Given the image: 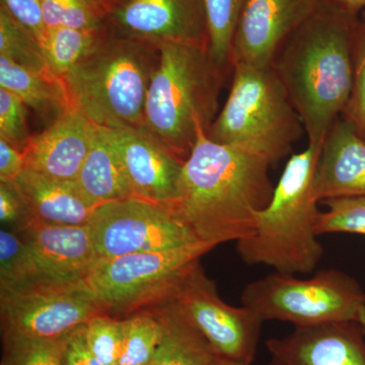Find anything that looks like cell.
I'll use <instances>...</instances> for the list:
<instances>
[{
  "instance_id": "25",
  "label": "cell",
  "mask_w": 365,
  "mask_h": 365,
  "mask_svg": "<svg viewBox=\"0 0 365 365\" xmlns=\"http://www.w3.org/2000/svg\"><path fill=\"white\" fill-rule=\"evenodd\" d=\"M44 279L32 250L18 232L0 230V294Z\"/></svg>"
},
{
  "instance_id": "43",
  "label": "cell",
  "mask_w": 365,
  "mask_h": 365,
  "mask_svg": "<svg viewBox=\"0 0 365 365\" xmlns=\"http://www.w3.org/2000/svg\"><path fill=\"white\" fill-rule=\"evenodd\" d=\"M361 21H365V11H364V18H362Z\"/></svg>"
},
{
  "instance_id": "41",
  "label": "cell",
  "mask_w": 365,
  "mask_h": 365,
  "mask_svg": "<svg viewBox=\"0 0 365 365\" xmlns=\"http://www.w3.org/2000/svg\"><path fill=\"white\" fill-rule=\"evenodd\" d=\"M359 323L361 328L364 329L365 333V306L360 309L359 316Z\"/></svg>"
},
{
  "instance_id": "42",
  "label": "cell",
  "mask_w": 365,
  "mask_h": 365,
  "mask_svg": "<svg viewBox=\"0 0 365 365\" xmlns=\"http://www.w3.org/2000/svg\"><path fill=\"white\" fill-rule=\"evenodd\" d=\"M361 24H362V30H364V37H365V21H361Z\"/></svg>"
},
{
  "instance_id": "33",
  "label": "cell",
  "mask_w": 365,
  "mask_h": 365,
  "mask_svg": "<svg viewBox=\"0 0 365 365\" xmlns=\"http://www.w3.org/2000/svg\"><path fill=\"white\" fill-rule=\"evenodd\" d=\"M341 117L349 122L356 133L365 141V37L362 24L355 59L354 83Z\"/></svg>"
},
{
  "instance_id": "38",
  "label": "cell",
  "mask_w": 365,
  "mask_h": 365,
  "mask_svg": "<svg viewBox=\"0 0 365 365\" xmlns=\"http://www.w3.org/2000/svg\"><path fill=\"white\" fill-rule=\"evenodd\" d=\"M323 1L328 2L333 6L355 16H359V11L365 7V0H323Z\"/></svg>"
},
{
  "instance_id": "23",
  "label": "cell",
  "mask_w": 365,
  "mask_h": 365,
  "mask_svg": "<svg viewBox=\"0 0 365 365\" xmlns=\"http://www.w3.org/2000/svg\"><path fill=\"white\" fill-rule=\"evenodd\" d=\"M109 25L97 30L47 28L41 46L50 71L62 79L104 39Z\"/></svg>"
},
{
  "instance_id": "30",
  "label": "cell",
  "mask_w": 365,
  "mask_h": 365,
  "mask_svg": "<svg viewBox=\"0 0 365 365\" xmlns=\"http://www.w3.org/2000/svg\"><path fill=\"white\" fill-rule=\"evenodd\" d=\"M325 211H319L316 230L319 237L327 234L365 235V196L329 199L322 202Z\"/></svg>"
},
{
  "instance_id": "40",
  "label": "cell",
  "mask_w": 365,
  "mask_h": 365,
  "mask_svg": "<svg viewBox=\"0 0 365 365\" xmlns=\"http://www.w3.org/2000/svg\"><path fill=\"white\" fill-rule=\"evenodd\" d=\"M208 365H250L246 364H242V362L232 361V360H228L225 359H220V357H216L212 362H210Z\"/></svg>"
},
{
  "instance_id": "24",
  "label": "cell",
  "mask_w": 365,
  "mask_h": 365,
  "mask_svg": "<svg viewBox=\"0 0 365 365\" xmlns=\"http://www.w3.org/2000/svg\"><path fill=\"white\" fill-rule=\"evenodd\" d=\"M123 319V344L118 365H148L162 343L165 325L155 309L136 312Z\"/></svg>"
},
{
  "instance_id": "39",
  "label": "cell",
  "mask_w": 365,
  "mask_h": 365,
  "mask_svg": "<svg viewBox=\"0 0 365 365\" xmlns=\"http://www.w3.org/2000/svg\"><path fill=\"white\" fill-rule=\"evenodd\" d=\"M97 1L100 2L106 11H107V13L110 14L114 9L121 6L122 4H124L128 0H97Z\"/></svg>"
},
{
  "instance_id": "11",
  "label": "cell",
  "mask_w": 365,
  "mask_h": 365,
  "mask_svg": "<svg viewBox=\"0 0 365 365\" xmlns=\"http://www.w3.org/2000/svg\"><path fill=\"white\" fill-rule=\"evenodd\" d=\"M169 300L202 334L216 356L251 365L265 321L249 307L225 304L200 262L185 276Z\"/></svg>"
},
{
  "instance_id": "17",
  "label": "cell",
  "mask_w": 365,
  "mask_h": 365,
  "mask_svg": "<svg viewBox=\"0 0 365 365\" xmlns=\"http://www.w3.org/2000/svg\"><path fill=\"white\" fill-rule=\"evenodd\" d=\"M95 124L71 109L35 134L26 148V169L60 181H76L90 150Z\"/></svg>"
},
{
  "instance_id": "3",
  "label": "cell",
  "mask_w": 365,
  "mask_h": 365,
  "mask_svg": "<svg viewBox=\"0 0 365 365\" xmlns=\"http://www.w3.org/2000/svg\"><path fill=\"white\" fill-rule=\"evenodd\" d=\"M144 111L143 127L182 163L220 113V91L227 69L218 66L208 46L165 42L158 46Z\"/></svg>"
},
{
  "instance_id": "19",
  "label": "cell",
  "mask_w": 365,
  "mask_h": 365,
  "mask_svg": "<svg viewBox=\"0 0 365 365\" xmlns=\"http://www.w3.org/2000/svg\"><path fill=\"white\" fill-rule=\"evenodd\" d=\"M34 220L63 225H86L98 204L81 191L76 181H60L26 169L13 182Z\"/></svg>"
},
{
  "instance_id": "22",
  "label": "cell",
  "mask_w": 365,
  "mask_h": 365,
  "mask_svg": "<svg viewBox=\"0 0 365 365\" xmlns=\"http://www.w3.org/2000/svg\"><path fill=\"white\" fill-rule=\"evenodd\" d=\"M150 309L160 313L165 334L148 365H208L217 357L202 334L174 302L168 300Z\"/></svg>"
},
{
  "instance_id": "10",
  "label": "cell",
  "mask_w": 365,
  "mask_h": 365,
  "mask_svg": "<svg viewBox=\"0 0 365 365\" xmlns=\"http://www.w3.org/2000/svg\"><path fill=\"white\" fill-rule=\"evenodd\" d=\"M88 227L98 260L200 242L170 206L137 197L101 204Z\"/></svg>"
},
{
  "instance_id": "32",
  "label": "cell",
  "mask_w": 365,
  "mask_h": 365,
  "mask_svg": "<svg viewBox=\"0 0 365 365\" xmlns=\"http://www.w3.org/2000/svg\"><path fill=\"white\" fill-rule=\"evenodd\" d=\"M32 136L25 103L11 91L0 88V139L25 153Z\"/></svg>"
},
{
  "instance_id": "9",
  "label": "cell",
  "mask_w": 365,
  "mask_h": 365,
  "mask_svg": "<svg viewBox=\"0 0 365 365\" xmlns=\"http://www.w3.org/2000/svg\"><path fill=\"white\" fill-rule=\"evenodd\" d=\"M106 314L85 281L41 279L0 294L2 334L59 339Z\"/></svg>"
},
{
  "instance_id": "16",
  "label": "cell",
  "mask_w": 365,
  "mask_h": 365,
  "mask_svg": "<svg viewBox=\"0 0 365 365\" xmlns=\"http://www.w3.org/2000/svg\"><path fill=\"white\" fill-rule=\"evenodd\" d=\"M18 234L32 250L44 279L83 280L98 261L88 225H52L34 220Z\"/></svg>"
},
{
  "instance_id": "27",
  "label": "cell",
  "mask_w": 365,
  "mask_h": 365,
  "mask_svg": "<svg viewBox=\"0 0 365 365\" xmlns=\"http://www.w3.org/2000/svg\"><path fill=\"white\" fill-rule=\"evenodd\" d=\"M0 56L6 57L29 71L54 76L48 66L39 41L2 6H0Z\"/></svg>"
},
{
  "instance_id": "20",
  "label": "cell",
  "mask_w": 365,
  "mask_h": 365,
  "mask_svg": "<svg viewBox=\"0 0 365 365\" xmlns=\"http://www.w3.org/2000/svg\"><path fill=\"white\" fill-rule=\"evenodd\" d=\"M76 182L98 205L134 197L123 163L106 127L95 124L90 150Z\"/></svg>"
},
{
  "instance_id": "36",
  "label": "cell",
  "mask_w": 365,
  "mask_h": 365,
  "mask_svg": "<svg viewBox=\"0 0 365 365\" xmlns=\"http://www.w3.org/2000/svg\"><path fill=\"white\" fill-rule=\"evenodd\" d=\"M85 325L78 327L66 336L63 365H103L88 348L86 340Z\"/></svg>"
},
{
  "instance_id": "4",
  "label": "cell",
  "mask_w": 365,
  "mask_h": 365,
  "mask_svg": "<svg viewBox=\"0 0 365 365\" xmlns=\"http://www.w3.org/2000/svg\"><path fill=\"white\" fill-rule=\"evenodd\" d=\"M160 51L118 32L104 39L62 78L72 107L106 128L143 127L146 97Z\"/></svg>"
},
{
  "instance_id": "14",
  "label": "cell",
  "mask_w": 365,
  "mask_h": 365,
  "mask_svg": "<svg viewBox=\"0 0 365 365\" xmlns=\"http://www.w3.org/2000/svg\"><path fill=\"white\" fill-rule=\"evenodd\" d=\"M108 130L134 197L172 207L184 163L144 127Z\"/></svg>"
},
{
  "instance_id": "37",
  "label": "cell",
  "mask_w": 365,
  "mask_h": 365,
  "mask_svg": "<svg viewBox=\"0 0 365 365\" xmlns=\"http://www.w3.org/2000/svg\"><path fill=\"white\" fill-rule=\"evenodd\" d=\"M26 168L25 153L0 139V182L16 181Z\"/></svg>"
},
{
  "instance_id": "26",
  "label": "cell",
  "mask_w": 365,
  "mask_h": 365,
  "mask_svg": "<svg viewBox=\"0 0 365 365\" xmlns=\"http://www.w3.org/2000/svg\"><path fill=\"white\" fill-rule=\"evenodd\" d=\"M245 2L246 0H203L209 52L216 63L225 69H232V40Z\"/></svg>"
},
{
  "instance_id": "7",
  "label": "cell",
  "mask_w": 365,
  "mask_h": 365,
  "mask_svg": "<svg viewBox=\"0 0 365 365\" xmlns=\"http://www.w3.org/2000/svg\"><path fill=\"white\" fill-rule=\"evenodd\" d=\"M212 249L197 242L162 251L100 259L83 281L106 314L125 319L168 302L185 276Z\"/></svg>"
},
{
  "instance_id": "2",
  "label": "cell",
  "mask_w": 365,
  "mask_h": 365,
  "mask_svg": "<svg viewBox=\"0 0 365 365\" xmlns=\"http://www.w3.org/2000/svg\"><path fill=\"white\" fill-rule=\"evenodd\" d=\"M360 34L359 16L319 0L276 55L273 66L302 120L309 145L321 150L347 104Z\"/></svg>"
},
{
  "instance_id": "15",
  "label": "cell",
  "mask_w": 365,
  "mask_h": 365,
  "mask_svg": "<svg viewBox=\"0 0 365 365\" xmlns=\"http://www.w3.org/2000/svg\"><path fill=\"white\" fill-rule=\"evenodd\" d=\"M267 349L268 365H365V333L359 322L294 327Z\"/></svg>"
},
{
  "instance_id": "29",
  "label": "cell",
  "mask_w": 365,
  "mask_h": 365,
  "mask_svg": "<svg viewBox=\"0 0 365 365\" xmlns=\"http://www.w3.org/2000/svg\"><path fill=\"white\" fill-rule=\"evenodd\" d=\"M4 336L1 365H63L66 337L35 339L13 334Z\"/></svg>"
},
{
  "instance_id": "21",
  "label": "cell",
  "mask_w": 365,
  "mask_h": 365,
  "mask_svg": "<svg viewBox=\"0 0 365 365\" xmlns=\"http://www.w3.org/2000/svg\"><path fill=\"white\" fill-rule=\"evenodd\" d=\"M0 88L11 91L48 125L73 109L63 81L37 73L0 56Z\"/></svg>"
},
{
  "instance_id": "5",
  "label": "cell",
  "mask_w": 365,
  "mask_h": 365,
  "mask_svg": "<svg viewBox=\"0 0 365 365\" xmlns=\"http://www.w3.org/2000/svg\"><path fill=\"white\" fill-rule=\"evenodd\" d=\"M321 150H307L287 160L272 200L256 215L254 234L237 242L248 265H266L276 272L309 274L323 258L316 225L319 210L314 197V178Z\"/></svg>"
},
{
  "instance_id": "34",
  "label": "cell",
  "mask_w": 365,
  "mask_h": 365,
  "mask_svg": "<svg viewBox=\"0 0 365 365\" xmlns=\"http://www.w3.org/2000/svg\"><path fill=\"white\" fill-rule=\"evenodd\" d=\"M0 222L2 228L14 232H21L34 222L13 182H0Z\"/></svg>"
},
{
  "instance_id": "1",
  "label": "cell",
  "mask_w": 365,
  "mask_h": 365,
  "mask_svg": "<svg viewBox=\"0 0 365 365\" xmlns=\"http://www.w3.org/2000/svg\"><path fill=\"white\" fill-rule=\"evenodd\" d=\"M271 167L265 158L215 143L199 129L195 146L182 165L172 208L198 241L213 248L248 239L254 234L257 213L272 200Z\"/></svg>"
},
{
  "instance_id": "18",
  "label": "cell",
  "mask_w": 365,
  "mask_h": 365,
  "mask_svg": "<svg viewBox=\"0 0 365 365\" xmlns=\"http://www.w3.org/2000/svg\"><path fill=\"white\" fill-rule=\"evenodd\" d=\"M365 196V141L339 117L327 134L314 178V197L329 199Z\"/></svg>"
},
{
  "instance_id": "31",
  "label": "cell",
  "mask_w": 365,
  "mask_h": 365,
  "mask_svg": "<svg viewBox=\"0 0 365 365\" xmlns=\"http://www.w3.org/2000/svg\"><path fill=\"white\" fill-rule=\"evenodd\" d=\"M86 343L103 365H118L123 344V319L108 314L93 317L85 325Z\"/></svg>"
},
{
  "instance_id": "8",
  "label": "cell",
  "mask_w": 365,
  "mask_h": 365,
  "mask_svg": "<svg viewBox=\"0 0 365 365\" xmlns=\"http://www.w3.org/2000/svg\"><path fill=\"white\" fill-rule=\"evenodd\" d=\"M241 299L242 306L264 321L276 319L294 327L357 322L365 306L359 282L337 269L319 270L306 279L275 271L249 283Z\"/></svg>"
},
{
  "instance_id": "12",
  "label": "cell",
  "mask_w": 365,
  "mask_h": 365,
  "mask_svg": "<svg viewBox=\"0 0 365 365\" xmlns=\"http://www.w3.org/2000/svg\"><path fill=\"white\" fill-rule=\"evenodd\" d=\"M319 0H246L232 40L230 64L272 66L288 38Z\"/></svg>"
},
{
  "instance_id": "28",
  "label": "cell",
  "mask_w": 365,
  "mask_h": 365,
  "mask_svg": "<svg viewBox=\"0 0 365 365\" xmlns=\"http://www.w3.org/2000/svg\"><path fill=\"white\" fill-rule=\"evenodd\" d=\"M46 28L97 30L109 25V14L97 0H40Z\"/></svg>"
},
{
  "instance_id": "13",
  "label": "cell",
  "mask_w": 365,
  "mask_h": 365,
  "mask_svg": "<svg viewBox=\"0 0 365 365\" xmlns=\"http://www.w3.org/2000/svg\"><path fill=\"white\" fill-rule=\"evenodd\" d=\"M110 25L135 39L208 46L203 0H128L109 14Z\"/></svg>"
},
{
  "instance_id": "6",
  "label": "cell",
  "mask_w": 365,
  "mask_h": 365,
  "mask_svg": "<svg viewBox=\"0 0 365 365\" xmlns=\"http://www.w3.org/2000/svg\"><path fill=\"white\" fill-rule=\"evenodd\" d=\"M304 132L273 64H235L227 101L206 135L264 158L273 167L292 153Z\"/></svg>"
},
{
  "instance_id": "35",
  "label": "cell",
  "mask_w": 365,
  "mask_h": 365,
  "mask_svg": "<svg viewBox=\"0 0 365 365\" xmlns=\"http://www.w3.org/2000/svg\"><path fill=\"white\" fill-rule=\"evenodd\" d=\"M14 20L25 26L40 45L44 38L46 26L40 0H1V6Z\"/></svg>"
}]
</instances>
